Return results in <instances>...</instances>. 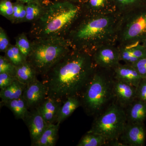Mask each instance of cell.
<instances>
[{"mask_svg": "<svg viewBox=\"0 0 146 146\" xmlns=\"http://www.w3.org/2000/svg\"><path fill=\"white\" fill-rule=\"evenodd\" d=\"M26 86V85L16 80L9 86L4 89H1V103L3 105L11 100L19 98L23 96Z\"/></svg>", "mask_w": 146, "mask_h": 146, "instance_id": "obj_21", "label": "cell"}, {"mask_svg": "<svg viewBox=\"0 0 146 146\" xmlns=\"http://www.w3.org/2000/svg\"><path fill=\"white\" fill-rule=\"evenodd\" d=\"M109 70L97 67L80 95L81 106L89 116L98 114L114 96V79L108 75Z\"/></svg>", "mask_w": 146, "mask_h": 146, "instance_id": "obj_5", "label": "cell"}, {"mask_svg": "<svg viewBox=\"0 0 146 146\" xmlns=\"http://www.w3.org/2000/svg\"><path fill=\"white\" fill-rule=\"evenodd\" d=\"M24 121L29 131L31 145L33 146L49 124L42 117L38 107L30 110Z\"/></svg>", "mask_w": 146, "mask_h": 146, "instance_id": "obj_10", "label": "cell"}, {"mask_svg": "<svg viewBox=\"0 0 146 146\" xmlns=\"http://www.w3.org/2000/svg\"><path fill=\"white\" fill-rule=\"evenodd\" d=\"M113 93L118 104L124 108H127L136 99V87L114 78Z\"/></svg>", "mask_w": 146, "mask_h": 146, "instance_id": "obj_12", "label": "cell"}, {"mask_svg": "<svg viewBox=\"0 0 146 146\" xmlns=\"http://www.w3.org/2000/svg\"><path fill=\"white\" fill-rule=\"evenodd\" d=\"M16 67L5 56H0V73H7L15 76Z\"/></svg>", "mask_w": 146, "mask_h": 146, "instance_id": "obj_30", "label": "cell"}, {"mask_svg": "<svg viewBox=\"0 0 146 146\" xmlns=\"http://www.w3.org/2000/svg\"><path fill=\"white\" fill-rule=\"evenodd\" d=\"M47 96L45 85L38 79L27 85L23 95L29 110L38 107Z\"/></svg>", "mask_w": 146, "mask_h": 146, "instance_id": "obj_11", "label": "cell"}, {"mask_svg": "<svg viewBox=\"0 0 146 146\" xmlns=\"http://www.w3.org/2000/svg\"><path fill=\"white\" fill-rule=\"evenodd\" d=\"M96 67L113 70L121 63L119 48L116 43L102 45L91 53Z\"/></svg>", "mask_w": 146, "mask_h": 146, "instance_id": "obj_8", "label": "cell"}, {"mask_svg": "<svg viewBox=\"0 0 146 146\" xmlns=\"http://www.w3.org/2000/svg\"><path fill=\"white\" fill-rule=\"evenodd\" d=\"M81 14L79 3L49 1L44 16L32 23L29 35L32 39L65 37Z\"/></svg>", "mask_w": 146, "mask_h": 146, "instance_id": "obj_3", "label": "cell"}, {"mask_svg": "<svg viewBox=\"0 0 146 146\" xmlns=\"http://www.w3.org/2000/svg\"><path fill=\"white\" fill-rule=\"evenodd\" d=\"M26 9L25 5L18 2L13 3V13L10 22L12 24L25 23Z\"/></svg>", "mask_w": 146, "mask_h": 146, "instance_id": "obj_28", "label": "cell"}, {"mask_svg": "<svg viewBox=\"0 0 146 146\" xmlns=\"http://www.w3.org/2000/svg\"><path fill=\"white\" fill-rule=\"evenodd\" d=\"M13 13V3L10 0L0 1V14L11 21Z\"/></svg>", "mask_w": 146, "mask_h": 146, "instance_id": "obj_29", "label": "cell"}, {"mask_svg": "<svg viewBox=\"0 0 146 146\" xmlns=\"http://www.w3.org/2000/svg\"><path fill=\"white\" fill-rule=\"evenodd\" d=\"M116 12L123 16L146 5V0H113Z\"/></svg>", "mask_w": 146, "mask_h": 146, "instance_id": "obj_23", "label": "cell"}, {"mask_svg": "<svg viewBox=\"0 0 146 146\" xmlns=\"http://www.w3.org/2000/svg\"><path fill=\"white\" fill-rule=\"evenodd\" d=\"M38 76L34 68L27 60L16 66V80L21 83L27 85L37 79Z\"/></svg>", "mask_w": 146, "mask_h": 146, "instance_id": "obj_20", "label": "cell"}, {"mask_svg": "<svg viewBox=\"0 0 146 146\" xmlns=\"http://www.w3.org/2000/svg\"><path fill=\"white\" fill-rule=\"evenodd\" d=\"M27 60L43 76L72 48L65 37L35 39Z\"/></svg>", "mask_w": 146, "mask_h": 146, "instance_id": "obj_4", "label": "cell"}, {"mask_svg": "<svg viewBox=\"0 0 146 146\" xmlns=\"http://www.w3.org/2000/svg\"><path fill=\"white\" fill-rule=\"evenodd\" d=\"M49 1L44 0L42 2H33L25 4L26 16L25 23H35L38 21L44 14L47 10Z\"/></svg>", "mask_w": 146, "mask_h": 146, "instance_id": "obj_19", "label": "cell"}, {"mask_svg": "<svg viewBox=\"0 0 146 146\" xmlns=\"http://www.w3.org/2000/svg\"><path fill=\"white\" fill-rule=\"evenodd\" d=\"M146 35V5L121 16L116 44L141 42Z\"/></svg>", "mask_w": 146, "mask_h": 146, "instance_id": "obj_7", "label": "cell"}, {"mask_svg": "<svg viewBox=\"0 0 146 146\" xmlns=\"http://www.w3.org/2000/svg\"><path fill=\"white\" fill-rule=\"evenodd\" d=\"M16 1L25 5L29 3L36 2H42L44 1V0H16Z\"/></svg>", "mask_w": 146, "mask_h": 146, "instance_id": "obj_35", "label": "cell"}, {"mask_svg": "<svg viewBox=\"0 0 146 146\" xmlns=\"http://www.w3.org/2000/svg\"><path fill=\"white\" fill-rule=\"evenodd\" d=\"M3 105L5 106L10 109L16 119H20L23 121L29 111L26 102L23 96L11 100Z\"/></svg>", "mask_w": 146, "mask_h": 146, "instance_id": "obj_24", "label": "cell"}, {"mask_svg": "<svg viewBox=\"0 0 146 146\" xmlns=\"http://www.w3.org/2000/svg\"><path fill=\"white\" fill-rule=\"evenodd\" d=\"M133 65L143 78H146V56L139 59Z\"/></svg>", "mask_w": 146, "mask_h": 146, "instance_id": "obj_34", "label": "cell"}, {"mask_svg": "<svg viewBox=\"0 0 146 146\" xmlns=\"http://www.w3.org/2000/svg\"><path fill=\"white\" fill-rule=\"evenodd\" d=\"M11 44L8 36L5 30L2 27H0V51L5 52Z\"/></svg>", "mask_w": 146, "mask_h": 146, "instance_id": "obj_32", "label": "cell"}, {"mask_svg": "<svg viewBox=\"0 0 146 146\" xmlns=\"http://www.w3.org/2000/svg\"><path fill=\"white\" fill-rule=\"evenodd\" d=\"M120 18L116 12L82 13L65 38L72 48L91 54L102 45L116 44Z\"/></svg>", "mask_w": 146, "mask_h": 146, "instance_id": "obj_2", "label": "cell"}, {"mask_svg": "<svg viewBox=\"0 0 146 146\" xmlns=\"http://www.w3.org/2000/svg\"><path fill=\"white\" fill-rule=\"evenodd\" d=\"M141 44L146 48V35L145 38L143 39V41L141 42Z\"/></svg>", "mask_w": 146, "mask_h": 146, "instance_id": "obj_37", "label": "cell"}, {"mask_svg": "<svg viewBox=\"0 0 146 146\" xmlns=\"http://www.w3.org/2000/svg\"><path fill=\"white\" fill-rule=\"evenodd\" d=\"M115 79L125 82L137 87L143 78L133 65L120 63L112 70Z\"/></svg>", "mask_w": 146, "mask_h": 146, "instance_id": "obj_15", "label": "cell"}, {"mask_svg": "<svg viewBox=\"0 0 146 146\" xmlns=\"http://www.w3.org/2000/svg\"><path fill=\"white\" fill-rule=\"evenodd\" d=\"M146 136L144 123L127 122L119 140L126 146H143Z\"/></svg>", "mask_w": 146, "mask_h": 146, "instance_id": "obj_9", "label": "cell"}, {"mask_svg": "<svg viewBox=\"0 0 146 146\" xmlns=\"http://www.w3.org/2000/svg\"><path fill=\"white\" fill-rule=\"evenodd\" d=\"M96 68L91 53L72 48L42 76L47 97L63 103L69 97H80Z\"/></svg>", "mask_w": 146, "mask_h": 146, "instance_id": "obj_1", "label": "cell"}, {"mask_svg": "<svg viewBox=\"0 0 146 146\" xmlns=\"http://www.w3.org/2000/svg\"><path fill=\"white\" fill-rule=\"evenodd\" d=\"M63 103L54 98L47 97L38 106L42 117L48 124L55 123L58 113Z\"/></svg>", "mask_w": 146, "mask_h": 146, "instance_id": "obj_16", "label": "cell"}, {"mask_svg": "<svg viewBox=\"0 0 146 146\" xmlns=\"http://www.w3.org/2000/svg\"><path fill=\"white\" fill-rule=\"evenodd\" d=\"M59 125L50 124L36 141L34 146H54L57 142Z\"/></svg>", "mask_w": 146, "mask_h": 146, "instance_id": "obj_22", "label": "cell"}, {"mask_svg": "<svg viewBox=\"0 0 146 146\" xmlns=\"http://www.w3.org/2000/svg\"><path fill=\"white\" fill-rule=\"evenodd\" d=\"M127 108V122L144 123L146 119V102L136 98Z\"/></svg>", "mask_w": 146, "mask_h": 146, "instance_id": "obj_17", "label": "cell"}, {"mask_svg": "<svg viewBox=\"0 0 146 146\" xmlns=\"http://www.w3.org/2000/svg\"><path fill=\"white\" fill-rule=\"evenodd\" d=\"M5 53V56L16 66L21 65L27 60L16 45L11 44Z\"/></svg>", "mask_w": 146, "mask_h": 146, "instance_id": "obj_26", "label": "cell"}, {"mask_svg": "<svg viewBox=\"0 0 146 146\" xmlns=\"http://www.w3.org/2000/svg\"><path fill=\"white\" fill-rule=\"evenodd\" d=\"M81 106L80 97L72 96L68 98L60 106L55 123L60 125Z\"/></svg>", "mask_w": 146, "mask_h": 146, "instance_id": "obj_18", "label": "cell"}, {"mask_svg": "<svg viewBox=\"0 0 146 146\" xmlns=\"http://www.w3.org/2000/svg\"><path fill=\"white\" fill-rule=\"evenodd\" d=\"M15 45L27 60L31 50V40H29L25 33H23L18 34L15 37Z\"/></svg>", "mask_w": 146, "mask_h": 146, "instance_id": "obj_27", "label": "cell"}, {"mask_svg": "<svg viewBox=\"0 0 146 146\" xmlns=\"http://www.w3.org/2000/svg\"><path fill=\"white\" fill-rule=\"evenodd\" d=\"M107 141L101 135L88 132L79 141L77 146H102L106 145Z\"/></svg>", "mask_w": 146, "mask_h": 146, "instance_id": "obj_25", "label": "cell"}, {"mask_svg": "<svg viewBox=\"0 0 146 146\" xmlns=\"http://www.w3.org/2000/svg\"><path fill=\"white\" fill-rule=\"evenodd\" d=\"M118 46L121 61L126 64L133 65L139 59L146 56V48L140 42Z\"/></svg>", "mask_w": 146, "mask_h": 146, "instance_id": "obj_14", "label": "cell"}, {"mask_svg": "<svg viewBox=\"0 0 146 146\" xmlns=\"http://www.w3.org/2000/svg\"><path fill=\"white\" fill-rule=\"evenodd\" d=\"M16 77L5 73H0V89H4L13 83Z\"/></svg>", "mask_w": 146, "mask_h": 146, "instance_id": "obj_31", "label": "cell"}, {"mask_svg": "<svg viewBox=\"0 0 146 146\" xmlns=\"http://www.w3.org/2000/svg\"><path fill=\"white\" fill-rule=\"evenodd\" d=\"M79 4L82 13L83 14H107L116 12L113 0H83Z\"/></svg>", "mask_w": 146, "mask_h": 146, "instance_id": "obj_13", "label": "cell"}, {"mask_svg": "<svg viewBox=\"0 0 146 146\" xmlns=\"http://www.w3.org/2000/svg\"><path fill=\"white\" fill-rule=\"evenodd\" d=\"M136 98L146 103V78H143L136 87Z\"/></svg>", "mask_w": 146, "mask_h": 146, "instance_id": "obj_33", "label": "cell"}, {"mask_svg": "<svg viewBox=\"0 0 146 146\" xmlns=\"http://www.w3.org/2000/svg\"><path fill=\"white\" fill-rule=\"evenodd\" d=\"M59 1H68L70 2L76 3H80L83 0H56Z\"/></svg>", "mask_w": 146, "mask_h": 146, "instance_id": "obj_36", "label": "cell"}, {"mask_svg": "<svg viewBox=\"0 0 146 146\" xmlns=\"http://www.w3.org/2000/svg\"><path fill=\"white\" fill-rule=\"evenodd\" d=\"M127 123L124 108L118 104H112L98 116L89 132L101 135L108 142L119 139Z\"/></svg>", "mask_w": 146, "mask_h": 146, "instance_id": "obj_6", "label": "cell"}]
</instances>
